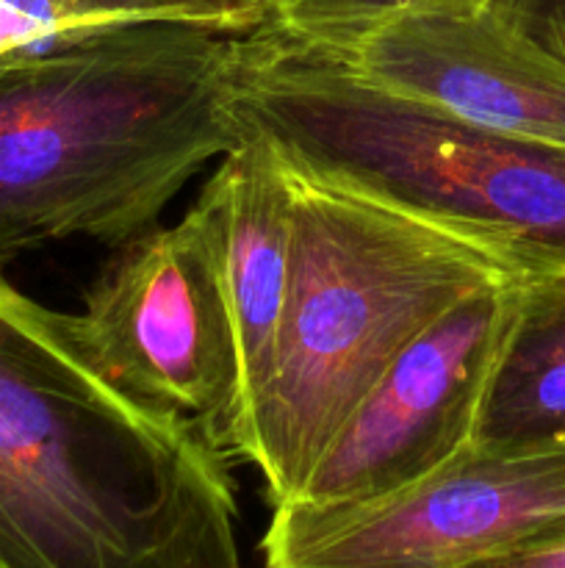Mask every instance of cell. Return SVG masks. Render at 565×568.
Returning a JSON list of instances; mask_svg holds the SVG:
<instances>
[{
  "mask_svg": "<svg viewBox=\"0 0 565 568\" xmlns=\"http://www.w3.org/2000/svg\"><path fill=\"white\" fill-rule=\"evenodd\" d=\"M227 460L0 272V568H244Z\"/></svg>",
  "mask_w": 565,
  "mask_h": 568,
  "instance_id": "obj_1",
  "label": "cell"
},
{
  "mask_svg": "<svg viewBox=\"0 0 565 568\" xmlns=\"http://www.w3.org/2000/svg\"><path fill=\"white\" fill-rule=\"evenodd\" d=\"M161 17L0 64V272L66 239L120 247L242 136L225 114L233 42Z\"/></svg>",
  "mask_w": 565,
  "mask_h": 568,
  "instance_id": "obj_2",
  "label": "cell"
},
{
  "mask_svg": "<svg viewBox=\"0 0 565 568\" xmlns=\"http://www.w3.org/2000/svg\"><path fill=\"white\" fill-rule=\"evenodd\" d=\"M225 114L299 175L471 239L526 281H565V150L388 92L275 22L233 42Z\"/></svg>",
  "mask_w": 565,
  "mask_h": 568,
  "instance_id": "obj_3",
  "label": "cell"
},
{
  "mask_svg": "<svg viewBox=\"0 0 565 568\" xmlns=\"http://www.w3.org/2000/svg\"><path fill=\"white\" fill-rule=\"evenodd\" d=\"M288 166V164H286ZM291 172L294 266L275 369L238 458L282 508L393 361L476 292L526 281L502 255Z\"/></svg>",
  "mask_w": 565,
  "mask_h": 568,
  "instance_id": "obj_4",
  "label": "cell"
},
{
  "mask_svg": "<svg viewBox=\"0 0 565 568\" xmlns=\"http://www.w3.org/2000/svg\"><path fill=\"white\" fill-rule=\"evenodd\" d=\"M72 331L100 372L133 397L192 419L227 453L238 361L219 264L197 205L111 253Z\"/></svg>",
  "mask_w": 565,
  "mask_h": 568,
  "instance_id": "obj_5",
  "label": "cell"
},
{
  "mask_svg": "<svg viewBox=\"0 0 565 568\" xmlns=\"http://www.w3.org/2000/svg\"><path fill=\"white\" fill-rule=\"evenodd\" d=\"M559 521L565 438L524 449L474 447L358 508H275L260 568H471Z\"/></svg>",
  "mask_w": 565,
  "mask_h": 568,
  "instance_id": "obj_6",
  "label": "cell"
},
{
  "mask_svg": "<svg viewBox=\"0 0 565 568\" xmlns=\"http://www.w3.org/2000/svg\"><path fill=\"white\" fill-rule=\"evenodd\" d=\"M526 283L476 292L427 327L380 377L282 508L341 510L397 494L476 447L496 366Z\"/></svg>",
  "mask_w": 565,
  "mask_h": 568,
  "instance_id": "obj_7",
  "label": "cell"
},
{
  "mask_svg": "<svg viewBox=\"0 0 565 568\" xmlns=\"http://www.w3.org/2000/svg\"><path fill=\"white\" fill-rule=\"evenodd\" d=\"M310 42L388 92L499 136L565 150V64L491 0H449Z\"/></svg>",
  "mask_w": 565,
  "mask_h": 568,
  "instance_id": "obj_8",
  "label": "cell"
},
{
  "mask_svg": "<svg viewBox=\"0 0 565 568\" xmlns=\"http://www.w3.org/2000/svg\"><path fill=\"white\" fill-rule=\"evenodd\" d=\"M194 205L205 216L219 264L238 361V399L227 455L238 458L249 416L275 369L294 266V186L266 139L238 133Z\"/></svg>",
  "mask_w": 565,
  "mask_h": 568,
  "instance_id": "obj_9",
  "label": "cell"
},
{
  "mask_svg": "<svg viewBox=\"0 0 565 568\" xmlns=\"http://www.w3.org/2000/svg\"><path fill=\"white\" fill-rule=\"evenodd\" d=\"M565 436V281H530L496 366L476 447L524 449Z\"/></svg>",
  "mask_w": 565,
  "mask_h": 568,
  "instance_id": "obj_10",
  "label": "cell"
},
{
  "mask_svg": "<svg viewBox=\"0 0 565 568\" xmlns=\"http://www.w3.org/2000/svg\"><path fill=\"white\" fill-rule=\"evenodd\" d=\"M161 17L109 9L94 0H0V64L75 44L103 28Z\"/></svg>",
  "mask_w": 565,
  "mask_h": 568,
  "instance_id": "obj_11",
  "label": "cell"
},
{
  "mask_svg": "<svg viewBox=\"0 0 565 568\" xmlns=\"http://www.w3.org/2000/svg\"><path fill=\"white\" fill-rule=\"evenodd\" d=\"M438 3L449 0H271V17L275 26L305 39H336Z\"/></svg>",
  "mask_w": 565,
  "mask_h": 568,
  "instance_id": "obj_12",
  "label": "cell"
},
{
  "mask_svg": "<svg viewBox=\"0 0 565 568\" xmlns=\"http://www.w3.org/2000/svg\"><path fill=\"white\" fill-rule=\"evenodd\" d=\"M109 9L147 17H188V20L219 22L233 31H258L275 22L271 0H94Z\"/></svg>",
  "mask_w": 565,
  "mask_h": 568,
  "instance_id": "obj_13",
  "label": "cell"
},
{
  "mask_svg": "<svg viewBox=\"0 0 565 568\" xmlns=\"http://www.w3.org/2000/svg\"><path fill=\"white\" fill-rule=\"evenodd\" d=\"M526 39L565 64V0H491Z\"/></svg>",
  "mask_w": 565,
  "mask_h": 568,
  "instance_id": "obj_14",
  "label": "cell"
},
{
  "mask_svg": "<svg viewBox=\"0 0 565 568\" xmlns=\"http://www.w3.org/2000/svg\"><path fill=\"white\" fill-rule=\"evenodd\" d=\"M471 568H565V521Z\"/></svg>",
  "mask_w": 565,
  "mask_h": 568,
  "instance_id": "obj_15",
  "label": "cell"
},
{
  "mask_svg": "<svg viewBox=\"0 0 565 568\" xmlns=\"http://www.w3.org/2000/svg\"><path fill=\"white\" fill-rule=\"evenodd\" d=\"M563 438H565V436H563Z\"/></svg>",
  "mask_w": 565,
  "mask_h": 568,
  "instance_id": "obj_16",
  "label": "cell"
}]
</instances>
